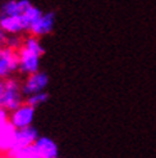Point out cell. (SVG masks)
I'll return each mask as SVG.
<instances>
[{"label": "cell", "instance_id": "1", "mask_svg": "<svg viewBox=\"0 0 156 158\" xmlns=\"http://www.w3.org/2000/svg\"><path fill=\"white\" fill-rule=\"evenodd\" d=\"M4 82H5V90L3 95L0 97V106L13 112V110L22 106V95H21L22 88L13 78H6V80H4Z\"/></svg>", "mask_w": 156, "mask_h": 158}, {"label": "cell", "instance_id": "2", "mask_svg": "<svg viewBox=\"0 0 156 158\" xmlns=\"http://www.w3.org/2000/svg\"><path fill=\"white\" fill-rule=\"evenodd\" d=\"M17 69H19V53H15L9 46H0V78L8 77Z\"/></svg>", "mask_w": 156, "mask_h": 158}, {"label": "cell", "instance_id": "3", "mask_svg": "<svg viewBox=\"0 0 156 158\" xmlns=\"http://www.w3.org/2000/svg\"><path fill=\"white\" fill-rule=\"evenodd\" d=\"M19 71L22 73H35L40 69V55L22 46L19 49Z\"/></svg>", "mask_w": 156, "mask_h": 158}, {"label": "cell", "instance_id": "4", "mask_svg": "<svg viewBox=\"0 0 156 158\" xmlns=\"http://www.w3.org/2000/svg\"><path fill=\"white\" fill-rule=\"evenodd\" d=\"M0 27L6 34H19L22 31H29V22L26 19L23 14L19 15H6L0 17Z\"/></svg>", "mask_w": 156, "mask_h": 158}, {"label": "cell", "instance_id": "5", "mask_svg": "<svg viewBox=\"0 0 156 158\" xmlns=\"http://www.w3.org/2000/svg\"><path fill=\"white\" fill-rule=\"evenodd\" d=\"M48 84H49V76L45 72L37 71L35 73H31L26 80V82L22 85V94L28 97L31 94L44 91Z\"/></svg>", "mask_w": 156, "mask_h": 158}, {"label": "cell", "instance_id": "6", "mask_svg": "<svg viewBox=\"0 0 156 158\" xmlns=\"http://www.w3.org/2000/svg\"><path fill=\"white\" fill-rule=\"evenodd\" d=\"M35 107L31 106L28 103L22 104L19 108H17L15 110L12 112L10 116V122L15 126L17 129L21 127H26V126H29L33 122L35 118Z\"/></svg>", "mask_w": 156, "mask_h": 158}, {"label": "cell", "instance_id": "7", "mask_svg": "<svg viewBox=\"0 0 156 158\" xmlns=\"http://www.w3.org/2000/svg\"><path fill=\"white\" fill-rule=\"evenodd\" d=\"M55 25V12L44 13L42 17L36 21L29 28V32L35 36H44L50 34Z\"/></svg>", "mask_w": 156, "mask_h": 158}, {"label": "cell", "instance_id": "8", "mask_svg": "<svg viewBox=\"0 0 156 158\" xmlns=\"http://www.w3.org/2000/svg\"><path fill=\"white\" fill-rule=\"evenodd\" d=\"M15 136H17V127L10 121L0 126V152L8 153L12 151L15 144Z\"/></svg>", "mask_w": 156, "mask_h": 158}, {"label": "cell", "instance_id": "9", "mask_svg": "<svg viewBox=\"0 0 156 158\" xmlns=\"http://www.w3.org/2000/svg\"><path fill=\"white\" fill-rule=\"evenodd\" d=\"M35 147L38 158H57L59 156L57 143L48 136H38L35 141Z\"/></svg>", "mask_w": 156, "mask_h": 158}, {"label": "cell", "instance_id": "10", "mask_svg": "<svg viewBox=\"0 0 156 158\" xmlns=\"http://www.w3.org/2000/svg\"><path fill=\"white\" fill-rule=\"evenodd\" d=\"M38 138V132L32 125L26 126V127L17 129V136H15V144L12 151L19 148H25L31 144H33ZM10 152V151H9Z\"/></svg>", "mask_w": 156, "mask_h": 158}, {"label": "cell", "instance_id": "11", "mask_svg": "<svg viewBox=\"0 0 156 158\" xmlns=\"http://www.w3.org/2000/svg\"><path fill=\"white\" fill-rule=\"evenodd\" d=\"M31 5L29 0H8L0 6V17L23 14Z\"/></svg>", "mask_w": 156, "mask_h": 158}, {"label": "cell", "instance_id": "12", "mask_svg": "<svg viewBox=\"0 0 156 158\" xmlns=\"http://www.w3.org/2000/svg\"><path fill=\"white\" fill-rule=\"evenodd\" d=\"M6 156L8 157H13V158H38L35 143L28 145V147H25V148L14 149V151L8 152Z\"/></svg>", "mask_w": 156, "mask_h": 158}, {"label": "cell", "instance_id": "13", "mask_svg": "<svg viewBox=\"0 0 156 158\" xmlns=\"http://www.w3.org/2000/svg\"><path fill=\"white\" fill-rule=\"evenodd\" d=\"M49 98H50V95H49L48 93L40 91V93H35V94H31V95H28L26 103L33 106V107L36 108V107H38V106L46 103V102L49 100Z\"/></svg>", "mask_w": 156, "mask_h": 158}, {"label": "cell", "instance_id": "14", "mask_svg": "<svg viewBox=\"0 0 156 158\" xmlns=\"http://www.w3.org/2000/svg\"><path fill=\"white\" fill-rule=\"evenodd\" d=\"M42 14H44L42 10L40 9V8L35 6V5H31L28 9H27L25 13H23V15H25L26 19L29 22V25H31V26H32L36 21L40 19V18L42 17ZM29 28H31V27H29Z\"/></svg>", "mask_w": 156, "mask_h": 158}, {"label": "cell", "instance_id": "15", "mask_svg": "<svg viewBox=\"0 0 156 158\" xmlns=\"http://www.w3.org/2000/svg\"><path fill=\"white\" fill-rule=\"evenodd\" d=\"M25 46L27 49H29V50H32L33 53H36V54H38L41 57V55L45 53V49H44V46L40 44V41L37 40V36H31V37H28L27 40H26V43H25Z\"/></svg>", "mask_w": 156, "mask_h": 158}, {"label": "cell", "instance_id": "16", "mask_svg": "<svg viewBox=\"0 0 156 158\" xmlns=\"http://www.w3.org/2000/svg\"><path fill=\"white\" fill-rule=\"evenodd\" d=\"M6 45L14 50H19L22 48V40L19 36H17V34H13V36L6 39Z\"/></svg>", "mask_w": 156, "mask_h": 158}, {"label": "cell", "instance_id": "17", "mask_svg": "<svg viewBox=\"0 0 156 158\" xmlns=\"http://www.w3.org/2000/svg\"><path fill=\"white\" fill-rule=\"evenodd\" d=\"M8 121H10V117L8 116V109L0 106V126L6 123Z\"/></svg>", "mask_w": 156, "mask_h": 158}]
</instances>
